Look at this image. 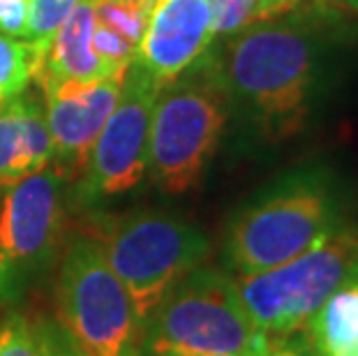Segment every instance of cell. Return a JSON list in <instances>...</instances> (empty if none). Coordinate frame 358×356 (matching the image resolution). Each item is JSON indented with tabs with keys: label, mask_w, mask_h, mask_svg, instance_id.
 <instances>
[{
	"label": "cell",
	"mask_w": 358,
	"mask_h": 356,
	"mask_svg": "<svg viewBox=\"0 0 358 356\" xmlns=\"http://www.w3.org/2000/svg\"><path fill=\"white\" fill-rule=\"evenodd\" d=\"M210 44V10L206 0H155L134 63L164 86L196 63Z\"/></svg>",
	"instance_id": "11"
},
{
	"label": "cell",
	"mask_w": 358,
	"mask_h": 356,
	"mask_svg": "<svg viewBox=\"0 0 358 356\" xmlns=\"http://www.w3.org/2000/svg\"><path fill=\"white\" fill-rule=\"evenodd\" d=\"M159 83L139 63H129L120 95L90 148L86 169L74 180L72 199L83 208L136 190L148 176V134Z\"/></svg>",
	"instance_id": "9"
},
{
	"label": "cell",
	"mask_w": 358,
	"mask_h": 356,
	"mask_svg": "<svg viewBox=\"0 0 358 356\" xmlns=\"http://www.w3.org/2000/svg\"><path fill=\"white\" fill-rule=\"evenodd\" d=\"M56 320L86 356H141L134 303L90 234L65 241L56 276Z\"/></svg>",
	"instance_id": "6"
},
{
	"label": "cell",
	"mask_w": 358,
	"mask_h": 356,
	"mask_svg": "<svg viewBox=\"0 0 358 356\" xmlns=\"http://www.w3.org/2000/svg\"><path fill=\"white\" fill-rule=\"evenodd\" d=\"M134 3H146V5H153L155 0H134Z\"/></svg>",
	"instance_id": "27"
},
{
	"label": "cell",
	"mask_w": 358,
	"mask_h": 356,
	"mask_svg": "<svg viewBox=\"0 0 358 356\" xmlns=\"http://www.w3.org/2000/svg\"><path fill=\"white\" fill-rule=\"evenodd\" d=\"M28 26V0H0V35L21 37Z\"/></svg>",
	"instance_id": "23"
},
{
	"label": "cell",
	"mask_w": 358,
	"mask_h": 356,
	"mask_svg": "<svg viewBox=\"0 0 358 356\" xmlns=\"http://www.w3.org/2000/svg\"><path fill=\"white\" fill-rule=\"evenodd\" d=\"M338 10L317 0L299 3L208 47L231 109L262 141L296 137L317 111L347 35Z\"/></svg>",
	"instance_id": "1"
},
{
	"label": "cell",
	"mask_w": 358,
	"mask_h": 356,
	"mask_svg": "<svg viewBox=\"0 0 358 356\" xmlns=\"http://www.w3.org/2000/svg\"><path fill=\"white\" fill-rule=\"evenodd\" d=\"M229 113L208 51L159 88L148 134V176L159 192L187 194L201 185Z\"/></svg>",
	"instance_id": "3"
},
{
	"label": "cell",
	"mask_w": 358,
	"mask_h": 356,
	"mask_svg": "<svg viewBox=\"0 0 358 356\" xmlns=\"http://www.w3.org/2000/svg\"><path fill=\"white\" fill-rule=\"evenodd\" d=\"M93 49H95V54L116 72L127 70V65L132 63L136 56V44H132L129 40H125L123 35L113 33L111 28H106L102 24H95Z\"/></svg>",
	"instance_id": "20"
},
{
	"label": "cell",
	"mask_w": 358,
	"mask_h": 356,
	"mask_svg": "<svg viewBox=\"0 0 358 356\" xmlns=\"http://www.w3.org/2000/svg\"><path fill=\"white\" fill-rule=\"evenodd\" d=\"M123 74H113L70 93L44 95V111L53 143L51 164L67 185L86 169L90 148L118 102Z\"/></svg>",
	"instance_id": "10"
},
{
	"label": "cell",
	"mask_w": 358,
	"mask_h": 356,
	"mask_svg": "<svg viewBox=\"0 0 358 356\" xmlns=\"http://www.w3.org/2000/svg\"><path fill=\"white\" fill-rule=\"evenodd\" d=\"M345 218L338 176L303 164L264 185L227 222L222 255L234 276L280 266L335 232Z\"/></svg>",
	"instance_id": "2"
},
{
	"label": "cell",
	"mask_w": 358,
	"mask_h": 356,
	"mask_svg": "<svg viewBox=\"0 0 358 356\" xmlns=\"http://www.w3.org/2000/svg\"><path fill=\"white\" fill-rule=\"evenodd\" d=\"M95 238L132 299L141 327L171 287L203 266L213 252L210 238L194 222L157 208L104 220Z\"/></svg>",
	"instance_id": "4"
},
{
	"label": "cell",
	"mask_w": 358,
	"mask_h": 356,
	"mask_svg": "<svg viewBox=\"0 0 358 356\" xmlns=\"http://www.w3.org/2000/svg\"><path fill=\"white\" fill-rule=\"evenodd\" d=\"M317 3H324V5H331V7H347L349 10V0H317Z\"/></svg>",
	"instance_id": "25"
},
{
	"label": "cell",
	"mask_w": 358,
	"mask_h": 356,
	"mask_svg": "<svg viewBox=\"0 0 358 356\" xmlns=\"http://www.w3.org/2000/svg\"><path fill=\"white\" fill-rule=\"evenodd\" d=\"M53 143L44 97L26 88L0 109V190L19 183L51 164Z\"/></svg>",
	"instance_id": "13"
},
{
	"label": "cell",
	"mask_w": 358,
	"mask_h": 356,
	"mask_svg": "<svg viewBox=\"0 0 358 356\" xmlns=\"http://www.w3.org/2000/svg\"><path fill=\"white\" fill-rule=\"evenodd\" d=\"M65 178L49 164L10 185L0 201V306L14 308L63 255Z\"/></svg>",
	"instance_id": "8"
},
{
	"label": "cell",
	"mask_w": 358,
	"mask_h": 356,
	"mask_svg": "<svg viewBox=\"0 0 358 356\" xmlns=\"http://www.w3.org/2000/svg\"><path fill=\"white\" fill-rule=\"evenodd\" d=\"M356 271L358 225L347 220L308 252L234 280L255 329L264 336H289L306 329L310 317Z\"/></svg>",
	"instance_id": "7"
},
{
	"label": "cell",
	"mask_w": 358,
	"mask_h": 356,
	"mask_svg": "<svg viewBox=\"0 0 358 356\" xmlns=\"http://www.w3.org/2000/svg\"><path fill=\"white\" fill-rule=\"evenodd\" d=\"M35 327L42 356H86L56 317H40L35 320Z\"/></svg>",
	"instance_id": "21"
},
{
	"label": "cell",
	"mask_w": 358,
	"mask_h": 356,
	"mask_svg": "<svg viewBox=\"0 0 358 356\" xmlns=\"http://www.w3.org/2000/svg\"><path fill=\"white\" fill-rule=\"evenodd\" d=\"M95 5L90 0H79L70 17L56 30L47 54H44L40 72L35 77L42 95L70 93V90L120 74L95 54Z\"/></svg>",
	"instance_id": "12"
},
{
	"label": "cell",
	"mask_w": 358,
	"mask_h": 356,
	"mask_svg": "<svg viewBox=\"0 0 358 356\" xmlns=\"http://www.w3.org/2000/svg\"><path fill=\"white\" fill-rule=\"evenodd\" d=\"M299 3H303V0H259V12H262V19L275 17V14L292 10Z\"/></svg>",
	"instance_id": "24"
},
{
	"label": "cell",
	"mask_w": 358,
	"mask_h": 356,
	"mask_svg": "<svg viewBox=\"0 0 358 356\" xmlns=\"http://www.w3.org/2000/svg\"><path fill=\"white\" fill-rule=\"evenodd\" d=\"M35 49L19 37L0 35V109L24 93L40 72Z\"/></svg>",
	"instance_id": "15"
},
{
	"label": "cell",
	"mask_w": 358,
	"mask_h": 356,
	"mask_svg": "<svg viewBox=\"0 0 358 356\" xmlns=\"http://www.w3.org/2000/svg\"><path fill=\"white\" fill-rule=\"evenodd\" d=\"M248 356H317V352L310 347L303 331L289 333V336H264L262 333L259 343Z\"/></svg>",
	"instance_id": "22"
},
{
	"label": "cell",
	"mask_w": 358,
	"mask_h": 356,
	"mask_svg": "<svg viewBox=\"0 0 358 356\" xmlns=\"http://www.w3.org/2000/svg\"><path fill=\"white\" fill-rule=\"evenodd\" d=\"M0 356H42L35 322L10 315L0 324Z\"/></svg>",
	"instance_id": "19"
},
{
	"label": "cell",
	"mask_w": 358,
	"mask_h": 356,
	"mask_svg": "<svg viewBox=\"0 0 358 356\" xmlns=\"http://www.w3.org/2000/svg\"><path fill=\"white\" fill-rule=\"evenodd\" d=\"M303 336L317 356H358V271L310 317Z\"/></svg>",
	"instance_id": "14"
},
{
	"label": "cell",
	"mask_w": 358,
	"mask_h": 356,
	"mask_svg": "<svg viewBox=\"0 0 358 356\" xmlns=\"http://www.w3.org/2000/svg\"><path fill=\"white\" fill-rule=\"evenodd\" d=\"M93 5L97 24L111 28L113 33L123 35L125 40L139 47L153 5L134 3V0H97Z\"/></svg>",
	"instance_id": "17"
},
{
	"label": "cell",
	"mask_w": 358,
	"mask_h": 356,
	"mask_svg": "<svg viewBox=\"0 0 358 356\" xmlns=\"http://www.w3.org/2000/svg\"><path fill=\"white\" fill-rule=\"evenodd\" d=\"M210 10L213 42L224 40L262 19L259 0H206Z\"/></svg>",
	"instance_id": "18"
},
{
	"label": "cell",
	"mask_w": 358,
	"mask_h": 356,
	"mask_svg": "<svg viewBox=\"0 0 358 356\" xmlns=\"http://www.w3.org/2000/svg\"><path fill=\"white\" fill-rule=\"evenodd\" d=\"M79 0H28V26L24 40L35 49L40 63L63 21L70 17ZM42 67V65H40Z\"/></svg>",
	"instance_id": "16"
},
{
	"label": "cell",
	"mask_w": 358,
	"mask_h": 356,
	"mask_svg": "<svg viewBox=\"0 0 358 356\" xmlns=\"http://www.w3.org/2000/svg\"><path fill=\"white\" fill-rule=\"evenodd\" d=\"M349 10L358 12V0H349Z\"/></svg>",
	"instance_id": "26"
},
{
	"label": "cell",
	"mask_w": 358,
	"mask_h": 356,
	"mask_svg": "<svg viewBox=\"0 0 358 356\" xmlns=\"http://www.w3.org/2000/svg\"><path fill=\"white\" fill-rule=\"evenodd\" d=\"M259 338L234 276L203 264L178 280L143 324L141 356H248Z\"/></svg>",
	"instance_id": "5"
}]
</instances>
